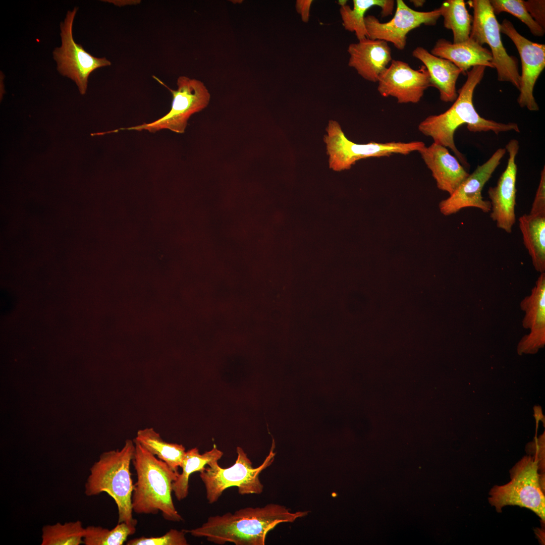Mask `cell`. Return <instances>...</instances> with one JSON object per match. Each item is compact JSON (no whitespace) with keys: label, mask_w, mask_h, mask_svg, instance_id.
Returning a JSON list of instances; mask_svg holds the SVG:
<instances>
[{"label":"cell","mask_w":545,"mask_h":545,"mask_svg":"<svg viewBox=\"0 0 545 545\" xmlns=\"http://www.w3.org/2000/svg\"><path fill=\"white\" fill-rule=\"evenodd\" d=\"M308 513H293L285 506L269 504L263 507H248L233 513L211 516L200 526L183 530L217 544L231 542L235 545H264L267 533L278 524L293 522Z\"/></svg>","instance_id":"obj_1"},{"label":"cell","mask_w":545,"mask_h":545,"mask_svg":"<svg viewBox=\"0 0 545 545\" xmlns=\"http://www.w3.org/2000/svg\"><path fill=\"white\" fill-rule=\"evenodd\" d=\"M485 68L483 66L473 67L467 72L466 81L457 91V97L452 105L441 114L428 116L418 126L419 131L431 137L433 142L450 148L466 167L469 164L454 142L455 132L460 126L467 125L468 129L472 132L492 131L497 135L509 131L520 132L516 123H502L486 119L476 111L473 103V93L483 77Z\"/></svg>","instance_id":"obj_2"},{"label":"cell","mask_w":545,"mask_h":545,"mask_svg":"<svg viewBox=\"0 0 545 545\" xmlns=\"http://www.w3.org/2000/svg\"><path fill=\"white\" fill-rule=\"evenodd\" d=\"M134 442L132 463L137 481L134 484L132 495L133 511L152 515L161 512L165 519L181 522L183 518L176 510L172 497V484L179 472Z\"/></svg>","instance_id":"obj_3"},{"label":"cell","mask_w":545,"mask_h":545,"mask_svg":"<svg viewBox=\"0 0 545 545\" xmlns=\"http://www.w3.org/2000/svg\"><path fill=\"white\" fill-rule=\"evenodd\" d=\"M135 451V443L127 440L121 450L102 453L90 469L85 485L87 496L106 493L115 501L118 511V523L137 525L133 517L132 495L134 484L130 472Z\"/></svg>","instance_id":"obj_4"},{"label":"cell","mask_w":545,"mask_h":545,"mask_svg":"<svg viewBox=\"0 0 545 545\" xmlns=\"http://www.w3.org/2000/svg\"><path fill=\"white\" fill-rule=\"evenodd\" d=\"M536 457L525 456L510 470L511 481L495 485L489 492L488 502L498 512L506 506L527 508L545 521L544 479L539 472Z\"/></svg>","instance_id":"obj_5"},{"label":"cell","mask_w":545,"mask_h":545,"mask_svg":"<svg viewBox=\"0 0 545 545\" xmlns=\"http://www.w3.org/2000/svg\"><path fill=\"white\" fill-rule=\"evenodd\" d=\"M275 442L272 439L268 455L262 463L254 468L247 454L240 447H237V457L231 466L223 468L215 461L210 463L200 472L199 476L206 490V497L209 504L216 502L225 490L236 486L241 495L260 494L263 485L259 479L260 473L269 466L275 459Z\"/></svg>","instance_id":"obj_6"},{"label":"cell","mask_w":545,"mask_h":545,"mask_svg":"<svg viewBox=\"0 0 545 545\" xmlns=\"http://www.w3.org/2000/svg\"><path fill=\"white\" fill-rule=\"evenodd\" d=\"M323 141L329 156V167L335 171L350 169L361 159L389 157L394 154L407 155L419 152L425 146L420 141L356 143L346 137L340 124L334 120L329 121Z\"/></svg>","instance_id":"obj_7"},{"label":"cell","mask_w":545,"mask_h":545,"mask_svg":"<svg viewBox=\"0 0 545 545\" xmlns=\"http://www.w3.org/2000/svg\"><path fill=\"white\" fill-rule=\"evenodd\" d=\"M152 77L171 92L173 99L170 111L161 118L149 123L135 126L120 128L121 130L148 131L155 133L168 129L177 133L185 132L190 117L205 108L209 104L210 95L201 81L181 76L177 79L178 88L173 90L155 76Z\"/></svg>","instance_id":"obj_8"},{"label":"cell","mask_w":545,"mask_h":545,"mask_svg":"<svg viewBox=\"0 0 545 545\" xmlns=\"http://www.w3.org/2000/svg\"><path fill=\"white\" fill-rule=\"evenodd\" d=\"M466 4L473 11L470 38L481 46L487 44L489 46L498 80L509 82L519 90L521 76L518 60L516 57L508 54L503 44L500 24L489 1L470 0Z\"/></svg>","instance_id":"obj_9"},{"label":"cell","mask_w":545,"mask_h":545,"mask_svg":"<svg viewBox=\"0 0 545 545\" xmlns=\"http://www.w3.org/2000/svg\"><path fill=\"white\" fill-rule=\"evenodd\" d=\"M78 11L74 7L68 11L63 22L60 24L62 45L53 51L57 70L63 76L73 80L81 94H84L90 74L97 68L109 66L111 62L105 58H96L87 52L81 44H77L73 37V24Z\"/></svg>","instance_id":"obj_10"},{"label":"cell","mask_w":545,"mask_h":545,"mask_svg":"<svg viewBox=\"0 0 545 545\" xmlns=\"http://www.w3.org/2000/svg\"><path fill=\"white\" fill-rule=\"evenodd\" d=\"M394 17L382 23L373 15H367L364 22L367 38L382 40L393 43L398 49L403 50L406 45L407 35L421 25L434 26L441 16L439 9L429 12H418L409 7L402 0H397Z\"/></svg>","instance_id":"obj_11"},{"label":"cell","mask_w":545,"mask_h":545,"mask_svg":"<svg viewBox=\"0 0 545 545\" xmlns=\"http://www.w3.org/2000/svg\"><path fill=\"white\" fill-rule=\"evenodd\" d=\"M500 32L513 41L520 57L522 73L517 102L521 107L537 111L539 106L533 96L534 85L545 68V45L532 42L521 35L509 20L500 24Z\"/></svg>","instance_id":"obj_12"},{"label":"cell","mask_w":545,"mask_h":545,"mask_svg":"<svg viewBox=\"0 0 545 545\" xmlns=\"http://www.w3.org/2000/svg\"><path fill=\"white\" fill-rule=\"evenodd\" d=\"M506 152L505 148H499L486 162L478 165L449 197L440 202L441 212L449 215L466 207H475L484 213L490 212V203L483 199L482 191Z\"/></svg>","instance_id":"obj_13"},{"label":"cell","mask_w":545,"mask_h":545,"mask_svg":"<svg viewBox=\"0 0 545 545\" xmlns=\"http://www.w3.org/2000/svg\"><path fill=\"white\" fill-rule=\"evenodd\" d=\"M377 90L384 97H395L399 103H417L431 87L429 73L424 65L412 69L404 62L392 60L380 75Z\"/></svg>","instance_id":"obj_14"},{"label":"cell","mask_w":545,"mask_h":545,"mask_svg":"<svg viewBox=\"0 0 545 545\" xmlns=\"http://www.w3.org/2000/svg\"><path fill=\"white\" fill-rule=\"evenodd\" d=\"M519 149V142L516 139H511L506 144L505 149L509 154L507 166L497 185L488 190L491 205L490 217L498 228L508 234L512 233L516 223V157Z\"/></svg>","instance_id":"obj_15"},{"label":"cell","mask_w":545,"mask_h":545,"mask_svg":"<svg viewBox=\"0 0 545 545\" xmlns=\"http://www.w3.org/2000/svg\"><path fill=\"white\" fill-rule=\"evenodd\" d=\"M520 306L525 312L522 321L524 328L530 332L520 341L518 351L534 352L545 343V273H541L530 295L525 298Z\"/></svg>","instance_id":"obj_16"},{"label":"cell","mask_w":545,"mask_h":545,"mask_svg":"<svg viewBox=\"0 0 545 545\" xmlns=\"http://www.w3.org/2000/svg\"><path fill=\"white\" fill-rule=\"evenodd\" d=\"M348 66L355 69L363 79L376 82L393 60L388 42L365 38L348 46Z\"/></svg>","instance_id":"obj_17"},{"label":"cell","mask_w":545,"mask_h":545,"mask_svg":"<svg viewBox=\"0 0 545 545\" xmlns=\"http://www.w3.org/2000/svg\"><path fill=\"white\" fill-rule=\"evenodd\" d=\"M418 152L431 172L437 187L450 195L469 174L458 159L443 145L433 142L429 146H425Z\"/></svg>","instance_id":"obj_18"},{"label":"cell","mask_w":545,"mask_h":545,"mask_svg":"<svg viewBox=\"0 0 545 545\" xmlns=\"http://www.w3.org/2000/svg\"><path fill=\"white\" fill-rule=\"evenodd\" d=\"M430 53L450 61L464 75L471 67L476 66L494 68L490 51L470 38L459 43L440 38L435 42Z\"/></svg>","instance_id":"obj_19"},{"label":"cell","mask_w":545,"mask_h":545,"mask_svg":"<svg viewBox=\"0 0 545 545\" xmlns=\"http://www.w3.org/2000/svg\"><path fill=\"white\" fill-rule=\"evenodd\" d=\"M412 56L423 63L429 73L431 87L438 89L441 100L454 102L458 96L456 84L461 71L450 61L433 55L422 46L416 47Z\"/></svg>","instance_id":"obj_20"},{"label":"cell","mask_w":545,"mask_h":545,"mask_svg":"<svg viewBox=\"0 0 545 545\" xmlns=\"http://www.w3.org/2000/svg\"><path fill=\"white\" fill-rule=\"evenodd\" d=\"M523 244L535 269L545 271V216L524 214L519 219Z\"/></svg>","instance_id":"obj_21"},{"label":"cell","mask_w":545,"mask_h":545,"mask_svg":"<svg viewBox=\"0 0 545 545\" xmlns=\"http://www.w3.org/2000/svg\"><path fill=\"white\" fill-rule=\"evenodd\" d=\"M347 1H339L340 13L345 30L355 32L359 40L367 37L364 18L365 13L371 7L381 8L382 17L392 14L394 1L392 0H353V8L347 5Z\"/></svg>","instance_id":"obj_22"},{"label":"cell","mask_w":545,"mask_h":545,"mask_svg":"<svg viewBox=\"0 0 545 545\" xmlns=\"http://www.w3.org/2000/svg\"><path fill=\"white\" fill-rule=\"evenodd\" d=\"M223 456V452L218 449L215 445L210 450L202 454L199 453L197 448L186 451L181 466L182 472L179 473L172 484V491L177 500L182 501L188 495L189 480L192 473L202 471L206 465L212 462L218 461Z\"/></svg>","instance_id":"obj_23"},{"label":"cell","mask_w":545,"mask_h":545,"mask_svg":"<svg viewBox=\"0 0 545 545\" xmlns=\"http://www.w3.org/2000/svg\"><path fill=\"white\" fill-rule=\"evenodd\" d=\"M134 441L178 472L186 452L182 445L166 442L152 427L138 430Z\"/></svg>","instance_id":"obj_24"},{"label":"cell","mask_w":545,"mask_h":545,"mask_svg":"<svg viewBox=\"0 0 545 545\" xmlns=\"http://www.w3.org/2000/svg\"><path fill=\"white\" fill-rule=\"evenodd\" d=\"M463 0H447L439 8L444 18L445 28L452 30L454 43L467 41L470 38L473 17Z\"/></svg>","instance_id":"obj_25"},{"label":"cell","mask_w":545,"mask_h":545,"mask_svg":"<svg viewBox=\"0 0 545 545\" xmlns=\"http://www.w3.org/2000/svg\"><path fill=\"white\" fill-rule=\"evenodd\" d=\"M85 528L80 521L57 523L42 528L41 545H79L83 543Z\"/></svg>","instance_id":"obj_26"},{"label":"cell","mask_w":545,"mask_h":545,"mask_svg":"<svg viewBox=\"0 0 545 545\" xmlns=\"http://www.w3.org/2000/svg\"><path fill=\"white\" fill-rule=\"evenodd\" d=\"M136 525L118 523L113 529L89 526L85 528L83 543L85 545H122L128 537L134 534Z\"/></svg>","instance_id":"obj_27"},{"label":"cell","mask_w":545,"mask_h":545,"mask_svg":"<svg viewBox=\"0 0 545 545\" xmlns=\"http://www.w3.org/2000/svg\"><path fill=\"white\" fill-rule=\"evenodd\" d=\"M490 4L495 15L502 12L508 13L524 23L534 36H542L544 29L540 26L527 12L524 1L522 0H490Z\"/></svg>","instance_id":"obj_28"},{"label":"cell","mask_w":545,"mask_h":545,"mask_svg":"<svg viewBox=\"0 0 545 545\" xmlns=\"http://www.w3.org/2000/svg\"><path fill=\"white\" fill-rule=\"evenodd\" d=\"M186 532L183 530L171 529L158 537L141 536L127 541V545H187Z\"/></svg>","instance_id":"obj_29"},{"label":"cell","mask_w":545,"mask_h":545,"mask_svg":"<svg viewBox=\"0 0 545 545\" xmlns=\"http://www.w3.org/2000/svg\"><path fill=\"white\" fill-rule=\"evenodd\" d=\"M533 215L545 216V168L541 171L539 183L530 212Z\"/></svg>","instance_id":"obj_30"},{"label":"cell","mask_w":545,"mask_h":545,"mask_svg":"<svg viewBox=\"0 0 545 545\" xmlns=\"http://www.w3.org/2000/svg\"><path fill=\"white\" fill-rule=\"evenodd\" d=\"M525 8L533 19L543 29L545 27V1L529 0L524 1Z\"/></svg>","instance_id":"obj_31"},{"label":"cell","mask_w":545,"mask_h":545,"mask_svg":"<svg viewBox=\"0 0 545 545\" xmlns=\"http://www.w3.org/2000/svg\"><path fill=\"white\" fill-rule=\"evenodd\" d=\"M312 0H297L295 8L297 12L300 15L302 21L307 23L309 19L310 9L312 3Z\"/></svg>","instance_id":"obj_32"},{"label":"cell","mask_w":545,"mask_h":545,"mask_svg":"<svg viewBox=\"0 0 545 545\" xmlns=\"http://www.w3.org/2000/svg\"><path fill=\"white\" fill-rule=\"evenodd\" d=\"M410 2L412 3L415 7L419 8L422 7L426 1L424 0H411Z\"/></svg>","instance_id":"obj_33"}]
</instances>
